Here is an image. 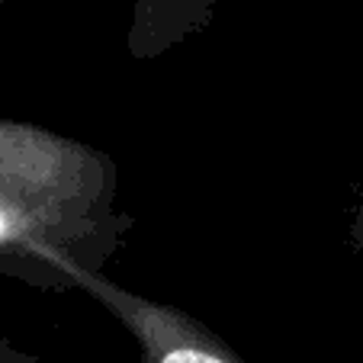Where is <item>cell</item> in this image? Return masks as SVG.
I'll return each instance as SVG.
<instances>
[{"instance_id": "4", "label": "cell", "mask_w": 363, "mask_h": 363, "mask_svg": "<svg viewBox=\"0 0 363 363\" xmlns=\"http://www.w3.org/2000/svg\"><path fill=\"white\" fill-rule=\"evenodd\" d=\"M0 363H42V360L39 357H33V354H26V350L13 347L7 337L0 335Z\"/></svg>"}, {"instance_id": "1", "label": "cell", "mask_w": 363, "mask_h": 363, "mask_svg": "<svg viewBox=\"0 0 363 363\" xmlns=\"http://www.w3.org/2000/svg\"><path fill=\"white\" fill-rule=\"evenodd\" d=\"M110 151L55 129L0 116V277L48 293L74 274H106L135 216L116 206Z\"/></svg>"}, {"instance_id": "2", "label": "cell", "mask_w": 363, "mask_h": 363, "mask_svg": "<svg viewBox=\"0 0 363 363\" xmlns=\"http://www.w3.org/2000/svg\"><path fill=\"white\" fill-rule=\"evenodd\" d=\"M74 289L96 299L138 347V363H247L209 325L167 302L113 283L106 274L77 270Z\"/></svg>"}, {"instance_id": "3", "label": "cell", "mask_w": 363, "mask_h": 363, "mask_svg": "<svg viewBox=\"0 0 363 363\" xmlns=\"http://www.w3.org/2000/svg\"><path fill=\"white\" fill-rule=\"evenodd\" d=\"M347 241L354 247L357 261L363 264V186L357 190V199L350 206V219H347Z\"/></svg>"}]
</instances>
